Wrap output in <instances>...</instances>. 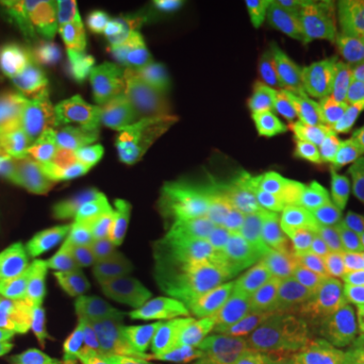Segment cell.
<instances>
[{"label": "cell", "instance_id": "cell-14", "mask_svg": "<svg viewBox=\"0 0 364 364\" xmlns=\"http://www.w3.org/2000/svg\"><path fill=\"white\" fill-rule=\"evenodd\" d=\"M63 289L61 279L41 253L37 257L0 269V312H16L31 320L49 318L55 298Z\"/></svg>", "mask_w": 364, "mask_h": 364}, {"label": "cell", "instance_id": "cell-16", "mask_svg": "<svg viewBox=\"0 0 364 364\" xmlns=\"http://www.w3.org/2000/svg\"><path fill=\"white\" fill-rule=\"evenodd\" d=\"M134 112L138 124L136 138L142 154L158 166L166 164L188 136L191 117L170 104L142 100H134Z\"/></svg>", "mask_w": 364, "mask_h": 364}, {"label": "cell", "instance_id": "cell-19", "mask_svg": "<svg viewBox=\"0 0 364 364\" xmlns=\"http://www.w3.org/2000/svg\"><path fill=\"white\" fill-rule=\"evenodd\" d=\"M25 364H105L81 338L79 326L53 314L33 320V342Z\"/></svg>", "mask_w": 364, "mask_h": 364}, {"label": "cell", "instance_id": "cell-17", "mask_svg": "<svg viewBox=\"0 0 364 364\" xmlns=\"http://www.w3.org/2000/svg\"><path fill=\"white\" fill-rule=\"evenodd\" d=\"M279 154L306 176L334 188L340 178V154L332 134L322 126H301L299 130L273 140Z\"/></svg>", "mask_w": 364, "mask_h": 364}, {"label": "cell", "instance_id": "cell-22", "mask_svg": "<svg viewBox=\"0 0 364 364\" xmlns=\"http://www.w3.org/2000/svg\"><path fill=\"white\" fill-rule=\"evenodd\" d=\"M114 37L117 53L130 51L148 43H164L156 25L154 6L148 0L114 2Z\"/></svg>", "mask_w": 364, "mask_h": 364}, {"label": "cell", "instance_id": "cell-24", "mask_svg": "<svg viewBox=\"0 0 364 364\" xmlns=\"http://www.w3.org/2000/svg\"><path fill=\"white\" fill-rule=\"evenodd\" d=\"M219 31L203 21H188L174 33V51L184 65H207L215 47L219 45Z\"/></svg>", "mask_w": 364, "mask_h": 364}, {"label": "cell", "instance_id": "cell-20", "mask_svg": "<svg viewBox=\"0 0 364 364\" xmlns=\"http://www.w3.org/2000/svg\"><path fill=\"white\" fill-rule=\"evenodd\" d=\"M81 338L100 360L105 364L126 363V360H138L146 358L158 352L172 348L178 342V334L170 332L160 324L144 330L142 334H136L130 338H124L109 328H105L102 322L91 326H79Z\"/></svg>", "mask_w": 364, "mask_h": 364}, {"label": "cell", "instance_id": "cell-21", "mask_svg": "<svg viewBox=\"0 0 364 364\" xmlns=\"http://www.w3.org/2000/svg\"><path fill=\"white\" fill-rule=\"evenodd\" d=\"M65 114L75 128L91 132L112 130L124 116L122 97L114 87L83 81L67 95Z\"/></svg>", "mask_w": 364, "mask_h": 364}, {"label": "cell", "instance_id": "cell-8", "mask_svg": "<svg viewBox=\"0 0 364 364\" xmlns=\"http://www.w3.org/2000/svg\"><path fill=\"white\" fill-rule=\"evenodd\" d=\"M55 196L41 184L0 188V269L43 253V227Z\"/></svg>", "mask_w": 364, "mask_h": 364}, {"label": "cell", "instance_id": "cell-3", "mask_svg": "<svg viewBox=\"0 0 364 364\" xmlns=\"http://www.w3.org/2000/svg\"><path fill=\"white\" fill-rule=\"evenodd\" d=\"M109 253V215L91 176L55 198L43 227V255L63 287L93 257Z\"/></svg>", "mask_w": 364, "mask_h": 364}, {"label": "cell", "instance_id": "cell-11", "mask_svg": "<svg viewBox=\"0 0 364 364\" xmlns=\"http://www.w3.org/2000/svg\"><path fill=\"white\" fill-rule=\"evenodd\" d=\"M196 275V261L170 259L162 253L136 251L112 263L114 294L150 304L195 282Z\"/></svg>", "mask_w": 364, "mask_h": 364}, {"label": "cell", "instance_id": "cell-2", "mask_svg": "<svg viewBox=\"0 0 364 364\" xmlns=\"http://www.w3.org/2000/svg\"><path fill=\"white\" fill-rule=\"evenodd\" d=\"M249 184L277 239L342 231L332 188L306 176L279 154L269 138L249 140Z\"/></svg>", "mask_w": 364, "mask_h": 364}, {"label": "cell", "instance_id": "cell-5", "mask_svg": "<svg viewBox=\"0 0 364 364\" xmlns=\"http://www.w3.org/2000/svg\"><path fill=\"white\" fill-rule=\"evenodd\" d=\"M249 140L227 126L210 124L184 138L181 158L188 200L207 210L249 184Z\"/></svg>", "mask_w": 364, "mask_h": 364}, {"label": "cell", "instance_id": "cell-23", "mask_svg": "<svg viewBox=\"0 0 364 364\" xmlns=\"http://www.w3.org/2000/svg\"><path fill=\"white\" fill-rule=\"evenodd\" d=\"M207 306V294L195 287V289L174 291L158 298L156 301H152V312L156 318V324L182 336L205 316Z\"/></svg>", "mask_w": 364, "mask_h": 364}, {"label": "cell", "instance_id": "cell-4", "mask_svg": "<svg viewBox=\"0 0 364 364\" xmlns=\"http://www.w3.org/2000/svg\"><path fill=\"white\" fill-rule=\"evenodd\" d=\"M156 247L176 261H196L203 247V215L172 205L160 191L117 205L109 213V253Z\"/></svg>", "mask_w": 364, "mask_h": 364}, {"label": "cell", "instance_id": "cell-10", "mask_svg": "<svg viewBox=\"0 0 364 364\" xmlns=\"http://www.w3.org/2000/svg\"><path fill=\"white\" fill-rule=\"evenodd\" d=\"M61 43L71 65L91 81H104L116 59L114 4L79 2L77 11L59 26Z\"/></svg>", "mask_w": 364, "mask_h": 364}, {"label": "cell", "instance_id": "cell-27", "mask_svg": "<svg viewBox=\"0 0 364 364\" xmlns=\"http://www.w3.org/2000/svg\"><path fill=\"white\" fill-rule=\"evenodd\" d=\"M247 65H263L259 57L251 51L247 43L243 41V37H233V39L219 41V45L215 47V51L208 59V71L219 77L225 73H233L237 69Z\"/></svg>", "mask_w": 364, "mask_h": 364}, {"label": "cell", "instance_id": "cell-26", "mask_svg": "<svg viewBox=\"0 0 364 364\" xmlns=\"http://www.w3.org/2000/svg\"><path fill=\"white\" fill-rule=\"evenodd\" d=\"M33 342V320L16 312H0V352L26 363Z\"/></svg>", "mask_w": 364, "mask_h": 364}, {"label": "cell", "instance_id": "cell-7", "mask_svg": "<svg viewBox=\"0 0 364 364\" xmlns=\"http://www.w3.org/2000/svg\"><path fill=\"white\" fill-rule=\"evenodd\" d=\"M81 2V0H79ZM77 0H14L0 2V11L6 14L14 39L47 69L55 83H65L73 77V65L67 57L59 26L77 11Z\"/></svg>", "mask_w": 364, "mask_h": 364}, {"label": "cell", "instance_id": "cell-9", "mask_svg": "<svg viewBox=\"0 0 364 364\" xmlns=\"http://www.w3.org/2000/svg\"><path fill=\"white\" fill-rule=\"evenodd\" d=\"M67 119L63 104L47 91L21 85L0 95V138L18 156L35 152Z\"/></svg>", "mask_w": 364, "mask_h": 364}, {"label": "cell", "instance_id": "cell-25", "mask_svg": "<svg viewBox=\"0 0 364 364\" xmlns=\"http://www.w3.org/2000/svg\"><path fill=\"white\" fill-rule=\"evenodd\" d=\"M102 324L119 336L130 338V336L142 334L144 330L156 326V318H154L150 301L116 296L105 318L102 320Z\"/></svg>", "mask_w": 364, "mask_h": 364}, {"label": "cell", "instance_id": "cell-29", "mask_svg": "<svg viewBox=\"0 0 364 364\" xmlns=\"http://www.w3.org/2000/svg\"><path fill=\"white\" fill-rule=\"evenodd\" d=\"M338 364H364V363H338Z\"/></svg>", "mask_w": 364, "mask_h": 364}, {"label": "cell", "instance_id": "cell-1", "mask_svg": "<svg viewBox=\"0 0 364 364\" xmlns=\"http://www.w3.org/2000/svg\"><path fill=\"white\" fill-rule=\"evenodd\" d=\"M354 233L334 231L286 237L243 259L231 277L239 320L265 330L282 320L298 296L354 243Z\"/></svg>", "mask_w": 364, "mask_h": 364}, {"label": "cell", "instance_id": "cell-12", "mask_svg": "<svg viewBox=\"0 0 364 364\" xmlns=\"http://www.w3.org/2000/svg\"><path fill=\"white\" fill-rule=\"evenodd\" d=\"M26 168L45 188H75L95 176V156L90 142L67 119L39 146L25 156Z\"/></svg>", "mask_w": 364, "mask_h": 364}, {"label": "cell", "instance_id": "cell-28", "mask_svg": "<svg viewBox=\"0 0 364 364\" xmlns=\"http://www.w3.org/2000/svg\"><path fill=\"white\" fill-rule=\"evenodd\" d=\"M306 6L318 23L332 26L348 25L364 13L363 0H310Z\"/></svg>", "mask_w": 364, "mask_h": 364}, {"label": "cell", "instance_id": "cell-13", "mask_svg": "<svg viewBox=\"0 0 364 364\" xmlns=\"http://www.w3.org/2000/svg\"><path fill=\"white\" fill-rule=\"evenodd\" d=\"M251 100V126L253 136L279 140L306 126V116L289 87L284 69L277 63H263L257 75L243 87Z\"/></svg>", "mask_w": 364, "mask_h": 364}, {"label": "cell", "instance_id": "cell-15", "mask_svg": "<svg viewBox=\"0 0 364 364\" xmlns=\"http://www.w3.org/2000/svg\"><path fill=\"white\" fill-rule=\"evenodd\" d=\"M114 294L112 263L104 255L93 257L55 298V310L77 326L100 324L109 310Z\"/></svg>", "mask_w": 364, "mask_h": 364}, {"label": "cell", "instance_id": "cell-6", "mask_svg": "<svg viewBox=\"0 0 364 364\" xmlns=\"http://www.w3.org/2000/svg\"><path fill=\"white\" fill-rule=\"evenodd\" d=\"M203 215V247L241 263L277 241L253 193L239 188L208 207Z\"/></svg>", "mask_w": 364, "mask_h": 364}, {"label": "cell", "instance_id": "cell-18", "mask_svg": "<svg viewBox=\"0 0 364 364\" xmlns=\"http://www.w3.org/2000/svg\"><path fill=\"white\" fill-rule=\"evenodd\" d=\"M117 63L130 85L134 100L170 104L172 69L164 43H148L130 51L117 53Z\"/></svg>", "mask_w": 364, "mask_h": 364}]
</instances>
